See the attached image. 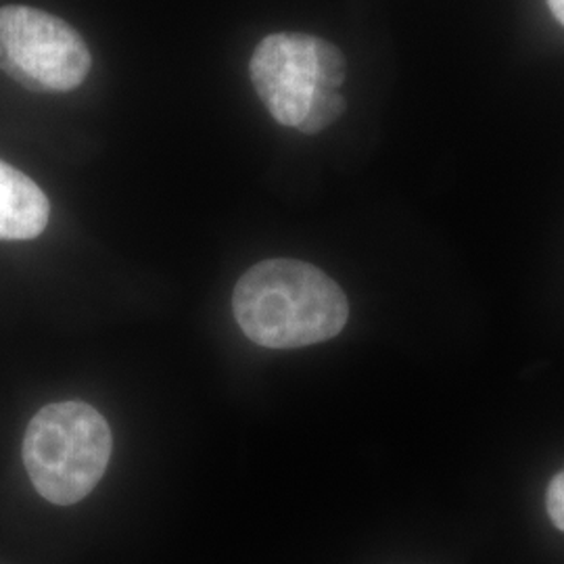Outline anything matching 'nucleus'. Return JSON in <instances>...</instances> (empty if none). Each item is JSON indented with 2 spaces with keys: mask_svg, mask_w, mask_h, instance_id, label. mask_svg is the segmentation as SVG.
Segmentation results:
<instances>
[{
  "mask_svg": "<svg viewBox=\"0 0 564 564\" xmlns=\"http://www.w3.org/2000/svg\"><path fill=\"white\" fill-rule=\"evenodd\" d=\"M547 7L552 11V15L564 25V0H547Z\"/></svg>",
  "mask_w": 564,
  "mask_h": 564,
  "instance_id": "nucleus-8",
  "label": "nucleus"
},
{
  "mask_svg": "<svg viewBox=\"0 0 564 564\" xmlns=\"http://www.w3.org/2000/svg\"><path fill=\"white\" fill-rule=\"evenodd\" d=\"M545 508H547V514H550L552 523L564 531V470L558 473L547 485Z\"/></svg>",
  "mask_w": 564,
  "mask_h": 564,
  "instance_id": "nucleus-7",
  "label": "nucleus"
},
{
  "mask_svg": "<svg viewBox=\"0 0 564 564\" xmlns=\"http://www.w3.org/2000/svg\"><path fill=\"white\" fill-rule=\"evenodd\" d=\"M253 88L274 120L300 128L314 95L318 78V39L307 34L265 36L249 65Z\"/></svg>",
  "mask_w": 564,
  "mask_h": 564,
  "instance_id": "nucleus-4",
  "label": "nucleus"
},
{
  "mask_svg": "<svg viewBox=\"0 0 564 564\" xmlns=\"http://www.w3.org/2000/svg\"><path fill=\"white\" fill-rule=\"evenodd\" d=\"M51 203L41 186L0 160V241H30L48 224Z\"/></svg>",
  "mask_w": 564,
  "mask_h": 564,
  "instance_id": "nucleus-5",
  "label": "nucleus"
},
{
  "mask_svg": "<svg viewBox=\"0 0 564 564\" xmlns=\"http://www.w3.org/2000/svg\"><path fill=\"white\" fill-rule=\"evenodd\" d=\"M90 53L65 21L32 7H0V69L34 93H69L90 72Z\"/></svg>",
  "mask_w": 564,
  "mask_h": 564,
  "instance_id": "nucleus-3",
  "label": "nucleus"
},
{
  "mask_svg": "<svg viewBox=\"0 0 564 564\" xmlns=\"http://www.w3.org/2000/svg\"><path fill=\"white\" fill-rule=\"evenodd\" d=\"M343 111H345V101L339 90H318L314 95V101L305 120L300 123L297 130L303 134H316L337 120Z\"/></svg>",
  "mask_w": 564,
  "mask_h": 564,
  "instance_id": "nucleus-6",
  "label": "nucleus"
},
{
  "mask_svg": "<svg viewBox=\"0 0 564 564\" xmlns=\"http://www.w3.org/2000/svg\"><path fill=\"white\" fill-rule=\"evenodd\" d=\"M21 449L28 477L42 498L72 506L101 481L113 437L105 416L90 403H48L28 424Z\"/></svg>",
  "mask_w": 564,
  "mask_h": 564,
  "instance_id": "nucleus-2",
  "label": "nucleus"
},
{
  "mask_svg": "<svg viewBox=\"0 0 564 564\" xmlns=\"http://www.w3.org/2000/svg\"><path fill=\"white\" fill-rule=\"evenodd\" d=\"M242 333L270 349H297L337 337L349 318L341 286L300 260H265L247 270L232 295Z\"/></svg>",
  "mask_w": 564,
  "mask_h": 564,
  "instance_id": "nucleus-1",
  "label": "nucleus"
}]
</instances>
